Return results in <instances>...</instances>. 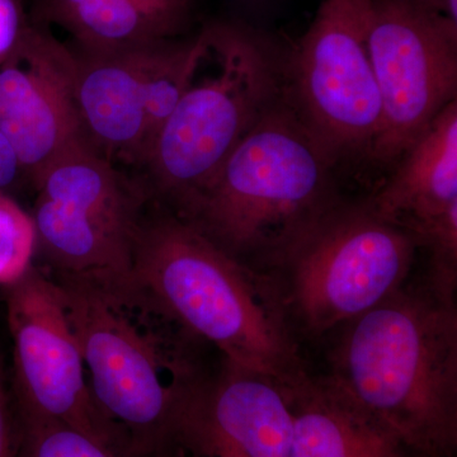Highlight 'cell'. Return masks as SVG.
Segmentation results:
<instances>
[{
  "label": "cell",
  "mask_w": 457,
  "mask_h": 457,
  "mask_svg": "<svg viewBox=\"0 0 457 457\" xmlns=\"http://www.w3.org/2000/svg\"><path fill=\"white\" fill-rule=\"evenodd\" d=\"M435 3L444 13L457 21V0H435Z\"/></svg>",
  "instance_id": "7402d4cb"
},
{
  "label": "cell",
  "mask_w": 457,
  "mask_h": 457,
  "mask_svg": "<svg viewBox=\"0 0 457 457\" xmlns=\"http://www.w3.org/2000/svg\"><path fill=\"white\" fill-rule=\"evenodd\" d=\"M37 246L60 278L131 288L140 198L113 162L82 143L35 182Z\"/></svg>",
  "instance_id": "52a82bcc"
},
{
  "label": "cell",
  "mask_w": 457,
  "mask_h": 457,
  "mask_svg": "<svg viewBox=\"0 0 457 457\" xmlns=\"http://www.w3.org/2000/svg\"><path fill=\"white\" fill-rule=\"evenodd\" d=\"M20 171H22V168L13 146L0 132V194L16 180Z\"/></svg>",
  "instance_id": "44dd1931"
},
{
  "label": "cell",
  "mask_w": 457,
  "mask_h": 457,
  "mask_svg": "<svg viewBox=\"0 0 457 457\" xmlns=\"http://www.w3.org/2000/svg\"><path fill=\"white\" fill-rule=\"evenodd\" d=\"M368 201L381 218L411 233L457 207V101L411 141Z\"/></svg>",
  "instance_id": "9a60e30c"
},
{
  "label": "cell",
  "mask_w": 457,
  "mask_h": 457,
  "mask_svg": "<svg viewBox=\"0 0 457 457\" xmlns=\"http://www.w3.org/2000/svg\"><path fill=\"white\" fill-rule=\"evenodd\" d=\"M198 47V31L104 53L71 46L78 108L90 145L111 162L145 163L182 95Z\"/></svg>",
  "instance_id": "30bf717a"
},
{
  "label": "cell",
  "mask_w": 457,
  "mask_h": 457,
  "mask_svg": "<svg viewBox=\"0 0 457 457\" xmlns=\"http://www.w3.org/2000/svg\"><path fill=\"white\" fill-rule=\"evenodd\" d=\"M420 242L369 201H337L263 270L288 324L321 337L405 286Z\"/></svg>",
  "instance_id": "8992f818"
},
{
  "label": "cell",
  "mask_w": 457,
  "mask_h": 457,
  "mask_svg": "<svg viewBox=\"0 0 457 457\" xmlns=\"http://www.w3.org/2000/svg\"><path fill=\"white\" fill-rule=\"evenodd\" d=\"M327 380L409 451L447 457L457 442L455 299L403 286L345 324Z\"/></svg>",
  "instance_id": "6da1fadb"
},
{
  "label": "cell",
  "mask_w": 457,
  "mask_h": 457,
  "mask_svg": "<svg viewBox=\"0 0 457 457\" xmlns=\"http://www.w3.org/2000/svg\"><path fill=\"white\" fill-rule=\"evenodd\" d=\"M369 50L383 104L370 162L390 167L457 101V21L435 0H371Z\"/></svg>",
  "instance_id": "9c48e42d"
},
{
  "label": "cell",
  "mask_w": 457,
  "mask_h": 457,
  "mask_svg": "<svg viewBox=\"0 0 457 457\" xmlns=\"http://www.w3.org/2000/svg\"><path fill=\"white\" fill-rule=\"evenodd\" d=\"M198 0H31L29 21L68 33L75 49L104 53L188 36Z\"/></svg>",
  "instance_id": "5bb4252c"
},
{
  "label": "cell",
  "mask_w": 457,
  "mask_h": 457,
  "mask_svg": "<svg viewBox=\"0 0 457 457\" xmlns=\"http://www.w3.org/2000/svg\"><path fill=\"white\" fill-rule=\"evenodd\" d=\"M198 35L187 82L144 163L177 215L187 212L285 90L286 53L258 29L215 21Z\"/></svg>",
  "instance_id": "5b68a950"
},
{
  "label": "cell",
  "mask_w": 457,
  "mask_h": 457,
  "mask_svg": "<svg viewBox=\"0 0 457 457\" xmlns=\"http://www.w3.org/2000/svg\"><path fill=\"white\" fill-rule=\"evenodd\" d=\"M7 288L20 420L73 427L116 449L56 282L31 267Z\"/></svg>",
  "instance_id": "8fae6325"
},
{
  "label": "cell",
  "mask_w": 457,
  "mask_h": 457,
  "mask_svg": "<svg viewBox=\"0 0 457 457\" xmlns=\"http://www.w3.org/2000/svg\"><path fill=\"white\" fill-rule=\"evenodd\" d=\"M0 132L33 185L57 158L87 141L74 51L31 21L16 49L0 62Z\"/></svg>",
  "instance_id": "7c38bea8"
},
{
  "label": "cell",
  "mask_w": 457,
  "mask_h": 457,
  "mask_svg": "<svg viewBox=\"0 0 457 457\" xmlns=\"http://www.w3.org/2000/svg\"><path fill=\"white\" fill-rule=\"evenodd\" d=\"M37 248L32 215L0 194V286L13 285L31 269Z\"/></svg>",
  "instance_id": "ac0fdd59"
},
{
  "label": "cell",
  "mask_w": 457,
  "mask_h": 457,
  "mask_svg": "<svg viewBox=\"0 0 457 457\" xmlns=\"http://www.w3.org/2000/svg\"><path fill=\"white\" fill-rule=\"evenodd\" d=\"M21 442V420L16 403L5 380L4 365L0 357V457H18Z\"/></svg>",
  "instance_id": "d6986e66"
},
{
  "label": "cell",
  "mask_w": 457,
  "mask_h": 457,
  "mask_svg": "<svg viewBox=\"0 0 457 457\" xmlns=\"http://www.w3.org/2000/svg\"><path fill=\"white\" fill-rule=\"evenodd\" d=\"M18 457H134L59 423L22 422Z\"/></svg>",
  "instance_id": "e0dca14e"
},
{
  "label": "cell",
  "mask_w": 457,
  "mask_h": 457,
  "mask_svg": "<svg viewBox=\"0 0 457 457\" xmlns=\"http://www.w3.org/2000/svg\"><path fill=\"white\" fill-rule=\"evenodd\" d=\"M56 285L116 449L134 457L176 451L212 381L192 353L197 339L179 324L168 332L141 327L131 315L137 286Z\"/></svg>",
  "instance_id": "7a4b0ae2"
},
{
  "label": "cell",
  "mask_w": 457,
  "mask_h": 457,
  "mask_svg": "<svg viewBox=\"0 0 457 457\" xmlns=\"http://www.w3.org/2000/svg\"><path fill=\"white\" fill-rule=\"evenodd\" d=\"M294 414L285 384L224 363L180 436L185 457H291Z\"/></svg>",
  "instance_id": "4fadbf2b"
},
{
  "label": "cell",
  "mask_w": 457,
  "mask_h": 457,
  "mask_svg": "<svg viewBox=\"0 0 457 457\" xmlns=\"http://www.w3.org/2000/svg\"><path fill=\"white\" fill-rule=\"evenodd\" d=\"M371 0H323L285 56V96L328 155L371 158L383 104L369 50Z\"/></svg>",
  "instance_id": "ba28073f"
},
{
  "label": "cell",
  "mask_w": 457,
  "mask_h": 457,
  "mask_svg": "<svg viewBox=\"0 0 457 457\" xmlns=\"http://www.w3.org/2000/svg\"><path fill=\"white\" fill-rule=\"evenodd\" d=\"M29 23L20 0H0V62L16 49Z\"/></svg>",
  "instance_id": "ffe728a7"
},
{
  "label": "cell",
  "mask_w": 457,
  "mask_h": 457,
  "mask_svg": "<svg viewBox=\"0 0 457 457\" xmlns=\"http://www.w3.org/2000/svg\"><path fill=\"white\" fill-rule=\"evenodd\" d=\"M246 2H251V0H246Z\"/></svg>",
  "instance_id": "603a6c76"
},
{
  "label": "cell",
  "mask_w": 457,
  "mask_h": 457,
  "mask_svg": "<svg viewBox=\"0 0 457 457\" xmlns=\"http://www.w3.org/2000/svg\"><path fill=\"white\" fill-rule=\"evenodd\" d=\"M132 281L189 336L215 345L225 362L281 383L306 371L270 278L180 216L140 225Z\"/></svg>",
  "instance_id": "3957f363"
},
{
  "label": "cell",
  "mask_w": 457,
  "mask_h": 457,
  "mask_svg": "<svg viewBox=\"0 0 457 457\" xmlns=\"http://www.w3.org/2000/svg\"><path fill=\"white\" fill-rule=\"evenodd\" d=\"M337 171L284 90L179 216L231 257L263 272L341 200Z\"/></svg>",
  "instance_id": "277c9868"
},
{
  "label": "cell",
  "mask_w": 457,
  "mask_h": 457,
  "mask_svg": "<svg viewBox=\"0 0 457 457\" xmlns=\"http://www.w3.org/2000/svg\"><path fill=\"white\" fill-rule=\"evenodd\" d=\"M284 384L294 414L291 457H408L411 453L326 378L303 371Z\"/></svg>",
  "instance_id": "2e32d148"
}]
</instances>
